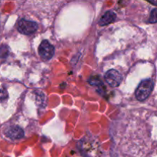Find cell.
Wrapping results in <instances>:
<instances>
[{
    "label": "cell",
    "instance_id": "obj_1",
    "mask_svg": "<svg viewBox=\"0 0 157 157\" xmlns=\"http://www.w3.org/2000/svg\"><path fill=\"white\" fill-rule=\"evenodd\" d=\"M153 89V81L152 80H144L136 88L135 95L138 101H144L150 97Z\"/></svg>",
    "mask_w": 157,
    "mask_h": 157
},
{
    "label": "cell",
    "instance_id": "obj_2",
    "mask_svg": "<svg viewBox=\"0 0 157 157\" xmlns=\"http://www.w3.org/2000/svg\"><path fill=\"white\" fill-rule=\"evenodd\" d=\"M104 78L107 84L112 87H118L123 81L122 75L114 69L109 70L104 75Z\"/></svg>",
    "mask_w": 157,
    "mask_h": 157
},
{
    "label": "cell",
    "instance_id": "obj_3",
    "mask_svg": "<svg viewBox=\"0 0 157 157\" xmlns=\"http://www.w3.org/2000/svg\"><path fill=\"white\" fill-rule=\"evenodd\" d=\"M18 31L24 35H31L36 32L38 29V25L35 21L21 19L18 22Z\"/></svg>",
    "mask_w": 157,
    "mask_h": 157
},
{
    "label": "cell",
    "instance_id": "obj_4",
    "mask_svg": "<svg viewBox=\"0 0 157 157\" xmlns=\"http://www.w3.org/2000/svg\"><path fill=\"white\" fill-rule=\"evenodd\" d=\"M38 52H39L40 56L43 59L49 60L53 57L54 53H55V48L51 43H49V41L44 40L40 44L39 48H38Z\"/></svg>",
    "mask_w": 157,
    "mask_h": 157
},
{
    "label": "cell",
    "instance_id": "obj_5",
    "mask_svg": "<svg viewBox=\"0 0 157 157\" xmlns=\"http://www.w3.org/2000/svg\"><path fill=\"white\" fill-rule=\"evenodd\" d=\"M6 135L12 140H18L24 136V131L18 126H12L6 130Z\"/></svg>",
    "mask_w": 157,
    "mask_h": 157
},
{
    "label": "cell",
    "instance_id": "obj_6",
    "mask_svg": "<svg viewBox=\"0 0 157 157\" xmlns=\"http://www.w3.org/2000/svg\"><path fill=\"white\" fill-rule=\"evenodd\" d=\"M115 18H116V14L112 11H108L101 18L99 21V25L102 26L107 25L113 22Z\"/></svg>",
    "mask_w": 157,
    "mask_h": 157
},
{
    "label": "cell",
    "instance_id": "obj_7",
    "mask_svg": "<svg viewBox=\"0 0 157 157\" xmlns=\"http://www.w3.org/2000/svg\"><path fill=\"white\" fill-rule=\"evenodd\" d=\"M8 98V92L6 89L0 87V103L3 102Z\"/></svg>",
    "mask_w": 157,
    "mask_h": 157
},
{
    "label": "cell",
    "instance_id": "obj_8",
    "mask_svg": "<svg viewBox=\"0 0 157 157\" xmlns=\"http://www.w3.org/2000/svg\"><path fill=\"white\" fill-rule=\"evenodd\" d=\"M156 9H153L152 11L151 14H150V22L151 23H156Z\"/></svg>",
    "mask_w": 157,
    "mask_h": 157
},
{
    "label": "cell",
    "instance_id": "obj_9",
    "mask_svg": "<svg viewBox=\"0 0 157 157\" xmlns=\"http://www.w3.org/2000/svg\"><path fill=\"white\" fill-rule=\"evenodd\" d=\"M89 82L90 83L91 85H98V84H103V83H101V81H100L98 78L95 79V78H91L89 81Z\"/></svg>",
    "mask_w": 157,
    "mask_h": 157
}]
</instances>
